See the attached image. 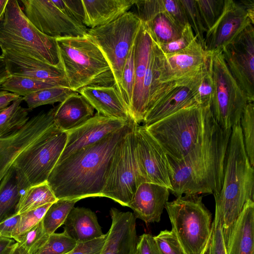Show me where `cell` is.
<instances>
[{
	"label": "cell",
	"mask_w": 254,
	"mask_h": 254,
	"mask_svg": "<svg viewBox=\"0 0 254 254\" xmlns=\"http://www.w3.org/2000/svg\"><path fill=\"white\" fill-rule=\"evenodd\" d=\"M165 10L179 26L184 28L188 23L180 0H162Z\"/></svg>",
	"instance_id": "obj_49"
},
{
	"label": "cell",
	"mask_w": 254,
	"mask_h": 254,
	"mask_svg": "<svg viewBox=\"0 0 254 254\" xmlns=\"http://www.w3.org/2000/svg\"><path fill=\"white\" fill-rule=\"evenodd\" d=\"M203 25L210 29L221 15L224 0H195Z\"/></svg>",
	"instance_id": "obj_42"
},
{
	"label": "cell",
	"mask_w": 254,
	"mask_h": 254,
	"mask_svg": "<svg viewBox=\"0 0 254 254\" xmlns=\"http://www.w3.org/2000/svg\"><path fill=\"white\" fill-rule=\"evenodd\" d=\"M135 149L141 170L148 182L172 190L170 167L161 147L143 126L135 127Z\"/></svg>",
	"instance_id": "obj_17"
},
{
	"label": "cell",
	"mask_w": 254,
	"mask_h": 254,
	"mask_svg": "<svg viewBox=\"0 0 254 254\" xmlns=\"http://www.w3.org/2000/svg\"><path fill=\"white\" fill-rule=\"evenodd\" d=\"M64 225V231L77 243L87 242L104 235L95 213L85 207L74 206Z\"/></svg>",
	"instance_id": "obj_29"
},
{
	"label": "cell",
	"mask_w": 254,
	"mask_h": 254,
	"mask_svg": "<svg viewBox=\"0 0 254 254\" xmlns=\"http://www.w3.org/2000/svg\"><path fill=\"white\" fill-rule=\"evenodd\" d=\"M78 199H61L53 203L46 212L42 223L46 232L51 235L64 224Z\"/></svg>",
	"instance_id": "obj_34"
},
{
	"label": "cell",
	"mask_w": 254,
	"mask_h": 254,
	"mask_svg": "<svg viewBox=\"0 0 254 254\" xmlns=\"http://www.w3.org/2000/svg\"><path fill=\"white\" fill-rule=\"evenodd\" d=\"M214 196L215 213L220 217L223 230L230 227L248 200L254 201V168L245 149L240 124L232 128L222 186Z\"/></svg>",
	"instance_id": "obj_3"
},
{
	"label": "cell",
	"mask_w": 254,
	"mask_h": 254,
	"mask_svg": "<svg viewBox=\"0 0 254 254\" xmlns=\"http://www.w3.org/2000/svg\"><path fill=\"white\" fill-rule=\"evenodd\" d=\"M139 19L145 24L153 40L159 45L176 40L181 36L184 28L177 24L164 8Z\"/></svg>",
	"instance_id": "obj_30"
},
{
	"label": "cell",
	"mask_w": 254,
	"mask_h": 254,
	"mask_svg": "<svg viewBox=\"0 0 254 254\" xmlns=\"http://www.w3.org/2000/svg\"><path fill=\"white\" fill-rule=\"evenodd\" d=\"M5 67L10 75L20 76L69 88L64 69L17 52L1 51Z\"/></svg>",
	"instance_id": "obj_20"
},
{
	"label": "cell",
	"mask_w": 254,
	"mask_h": 254,
	"mask_svg": "<svg viewBox=\"0 0 254 254\" xmlns=\"http://www.w3.org/2000/svg\"><path fill=\"white\" fill-rule=\"evenodd\" d=\"M56 86L54 84L15 75H10L0 85V90L24 97L35 92Z\"/></svg>",
	"instance_id": "obj_35"
},
{
	"label": "cell",
	"mask_w": 254,
	"mask_h": 254,
	"mask_svg": "<svg viewBox=\"0 0 254 254\" xmlns=\"http://www.w3.org/2000/svg\"><path fill=\"white\" fill-rule=\"evenodd\" d=\"M50 235L44 228L42 220L25 233L16 242L27 254H34L47 241Z\"/></svg>",
	"instance_id": "obj_39"
},
{
	"label": "cell",
	"mask_w": 254,
	"mask_h": 254,
	"mask_svg": "<svg viewBox=\"0 0 254 254\" xmlns=\"http://www.w3.org/2000/svg\"><path fill=\"white\" fill-rule=\"evenodd\" d=\"M10 74L7 71L3 57L0 55V86L2 84V83L9 77H10Z\"/></svg>",
	"instance_id": "obj_55"
},
{
	"label": "cell",
	"mask_w": 254,
	"mask_h": 254,
	"mask_svg": "<svg viewBox=\"0 0 254 254\" xmlns=\"http://www.w3.org/2000/svg\"><path fill=\"white\" fill-rule=\"evenodd\" d=\"M169 194L170 190L165 186L142 183L137 187L128 207L133 210L136 218L146 224L159 222Z\"/></svg>",
	"instance_id": "obj_22"
},
{
	"label": "cell",
	"mask_w": 254,
	"mask_h": 254,
	"mask_svg": "<svg viewBox=\"0 0 254 254\" xmlns=\"http://www.w3.org/2000/svg\"><path fill=\"white\" fill-rule=\"evenodd\" d=\"M107 238V234L99 238L77 243L75 247L66 254H100Z\"/></svg>",
	"instance_id": "obj_50"
},
{
	"label": "cell",
	"mask_w": 254,
	"mask_h": 254,
	"mask_svg": "<svg viewBox=\"0 0 254 254\" xmlns=\"http://www.w3.org/2000/svg\"><path fill=\"white\" fill-rule=\"evenodd\" d=\"M163 56L164 53L159 45L153 39L152 48L147 64L143 85L146 114L171 89L175 86L184 84L183 82L164 83L161 82Z\"/></svg>",
	"instance_id": "obj_26"
},
{
	"label": "cell",
	"mask_w": 254,
	"mask_h": 254,
	"mask_svg": "<svg viewBox=\"0 0 254 254\" xmlns=\"http://www.w3.org/2000/svg\"><path fill=\"white\" fill-rule=\"evenodd\" d=\"M141 24L136 14L128 11L110 23L88 29L87 32L107 59L115 85L122 97L123 70Z\"/></svg>",
	"instance_id": "obj_9"
},
{
	"label": "cell",
	"mask_w": 254,
	"mask_h": 254,
	"mask_svg": "<svg viewBox=\"0 0 254 254\" xmlns=\"http://www.w3.org/2000/svg\"><path fill=\"white\" fill-rule=\"evenodd\" d=\"M3 110H4V109H3ZM3 110H0V113L2 111H3Z\"/></svg>",
	"instance_id": "obj_60"
},
{
	"label": "cell",
	"mask_w": 254,
	"mask_h": 254,
	"mask_svg": "<svg viewBox=\"0 0 254 254\" xmlns=\"http://www.w3.org/2000/svg\"><path fill=\"white\" fill-rule=\"evenodd\" d=\"M0 48L63 68L57 39L42 33L34 26L17 0H8L0 21Z\"/></svg>",
	"instance_id": "obj_5"
},
{
	"label": "cell",
	"mask_w": 254,
	"mask_h": 254,
	"mask_svg": "<svg viewBox=\"0 0 254 254\" xmlns=\"http://www.w3.org/2000/svg\"><path fill=\"white\" fill-rule=\"evenodd\" d=\"M209 254H226L223 228L220 217L216 213L211 224Z\"/></svg>",
	"instance_id": "obj_47"
},
{
	"label": "cell",
	"mask_w": 254,
	"mask_h": 254,
	"mask_svg": "<svg viewBox=\"0 0 254 254\" xmlns=\"http://www.w3.org/2000/svg\"><path fill=\"white\" fill-rule=\"evenodd\" d=\"M66 15L84 24V10L81 0H52Z\"/></svg>",
	"instance_id": "obj_48"
},
{
	"label": "cell",
	"mask_w": 254,
	"mask_h": 254,
	"mask_svg": "<svg viewBox=\"0 0 254 254\" xmlns=\"http://www.w3.org/2000/svg\"><path fill=\"white\" fill-rule=\"evenodd\" d=\"M22 101L20 97L0 113V138L18 130L29 120V110L21 106Z\"/></svg>",
	"instance_id": "obj_33"
},
{
	"label": "cell",
	"mask_w": 254,
	"mask_h": 254,
	"mask_svg": "<svg viewBox=\"0 0 254 254\" xmlns=\"http://www.w3.org/2000/svg\"><path fill=\"white\" fill-rule=\"evenodd\" d=\"M213 93L214 82L208 58L207 64L197 86L195 97L196 103L202 107L210 106Z\"/></svg>",
	"instance_id": "obj_44"
},
{
	"label": "cell",
	"mask_w": 254,
	"mask_h": 254,
	"mask_svg": "<svg viewBox=\"0 0 254 254\" xmlns=\"http://www.w3.org/2000/svg\"><path fill=\"white\" fill-rule=\"evenodd\" d=\"M254 23L247 10L239 0H224L221 15L205 34V50L210 53L222 52Z\"/></svg>",
	"instance_id": "obj_15"
},
{
	"label": "cell",
	"mask_w": 254,
	"mask_h": 254,
	"mask_svg": "<svg viewBox=\"0 0 254 254\" xmlns=\"http://www.w3.org/2000/svg\"><path fill=\"white\" fill-rule=\"evenodd\" d=\"M58 200L47 181L32 186L21 194L16 213L21 214Z\"/></svg>",
	"instance_id": "obj_32"
},
{
	"label": "cell",
	"mask_w": 254,
	"mask_h": 254,
	"mask_svg": "<svg viewBox=\"0 0 254 254\" xmlns=\"http://www.w3.org/2000/svg\"><path fill=\"white\" fill-rule=\"evenodd\" d=\"M216 123L210 106L196 104L145 127L168 158L180 160L203 141Z\"/></svg>",
	"instance_id": "obj_4"
},
{
	"label": "cell",
	"mask_w": 254,
	"mask_h": 254,
	"mask_svg": "<svg viewBox=\"0 0 254 254\" xmlns=\"http://www.w3.org/2000/svg\"><path fill=\"white\" fill-rule=\"evenodd\" d=\"M76 92L68 87L56 86L43 89L23 97L29 111L38 107L62 102Z\"/></svg>",
	"instance_id": "obj_36"
},
{
	"label": "cell",
	"mask_w": 254,
	"mask_h": 254,
	"mask_svg": "<svg viewBox=\"0 0 254 254\" xmlns=\"http://www.w3.org/2000/svg\"><path fill=\"white\" fill-rule=\"evenodd\" d=\"M226 254H254V201L248 200L230 227L223 230Z\"/></svg>",
	"instance_id": "obj_25"
},
{
	"label": "cell",
	"mask_w": 254,
	"mask_h": 254,
	"mask_svg": "<svg viewBox=\"0 0 254 254\" xmlns=\"http://www.w3.org/2000/svg\"><path fill=\"white\" fill-rule=\"evenodd\" d=\"M78 92L103 116L122 120H132L129 111L115 84L90 85Z\"/></svg>",
	"instance_id": "obj_24"
},
{
	"label": "cell",
	"mask_w": 254,
	"mask_h": 254,
	"mask_svg": "<svg viewBox=\"0 0 254 254\" xmlns=\"http://www.w3.org/2000/svg\"><path fill=\"white\" fill-rule=\"evenodd\" d=\"M77 243L64 231L61 233H54L34 254H66L72 250Z\"/></svg>",
	"instance_id": "obj_38"
},
{
	"label": "cell",
	"mask_w": 254,
	"mask_h": 254,
	"mask_svg": "<svg viewBox=\"0 0 254 254\" xmlns=\"http://www.w3.org/2000/svg\"><path fill=\"white\" fill-rule=\"evenodd\" d=\"M52 204H47L21 214L19 220L12 234V239L17 242L25 233L42 220Z\"/></svg>",
	"instance_id": "obj_40"
},
{
	"label": "cell",
	"mask_w": 254,
	"mask_h": 254,
	"mask_svg": "<svg viewBox=\"0 0 254 254\" xmlns=\"http://www.w3.org/2000/svg\"><path fill=\"white\" fill-rule=\"evenodd\" d=\"M8 254H27L20 247L17 242L14 244Z\"/></svg>",
	"instance_id": "obj_57"
},
{
	"label": "cell",
	"mask_w": 254,
	"mask_h": 254,
	"mask_svg": "<svg viewBox=\"0 0 254 254\" xmlns=\"http://www.w3.org/2000/svg\"><path fill=\"white\" fill-rule=\"evenodd\" d=\"M209 55L197 38L179 52L164 54L161 82L172 83L194 79L203 71Z\"/></svg>",
	"instance_id": "obj_16"
},
{
	"label": "cell",
	"mask_w": 254,
	"mask_h": 254,
	"mask_svg": "<svg viewBox=\"0 0 254 254\" xmlns=\"http://www.w3.org/2000/svg\"><path fill=\"white\" fill-rule=\"evenodd\" d=\"M243 142L251 166H254V104L249 102L245 108L240 120Z\"/></svg>",
	"instance_id": "obj_37"
},
{
	"label": "cell",
	"mask_w": 254,
	"mask_h": 254,
	"mask_svg": "<svg viewBox=\"0 0 254 254\" xmlns=\"http://www.w3.org/2000/svg\"><path fill=\"white\" fill-rule=\"evenodd\" d=\"M134 254H161L154 236L143 234L138 238Z\"/></svg>",
	"instance_id": "obj_51"
},
{
	"label": "cell",
	"mask_w": 254,
	"mask_h": 254,
	"mask_svg": "<svg viewBox=\"0 0 254 254\" xmlns=\"http://www.w3.org/2000/svg\"><path fill=\"white\" fill-rule=\"evenodd\" d=\"M133 120L98 142L58 162L47 182L58 199L102 197L106 175L119 143L133 126Z\"/></svg>",
	"instance_id": "obj_1"
},
{
	"label": "cell",
	"mask_w": 254,
	"mask_h": 254,
	"mask_svg": "<svg viewBox=\"0 0 254 254\" xmlns=\"http://www.w3.org/2000/svg\"><path fill=\"white\" fill-rule=\"evenodd\" d=\"M55 107L34 116L18 130L0 142V183L14 165L56 127Z\"/></svg>",
	"instance_id": "obj_12"
},
{
	"label": "cell",
	"mask_w": 254,
	"mask_h": 254,
	"mask_svg": "<svg viewBox=\"0 0 254 254\" xmlns=\"http://www.w3.org/2000/svg\"><path fill=\"white\" fill-rule=\"evenodd\" d=\"M133 126L117 146L108 169L102 197L127 206L138 186L148 182L140 168L135 149Z\"/></svg>",
	"instance_id": "obj_8"
},
{
	"label": "cell",
	"mask_w": 254,
	"mask_h": 254,
	"mask_svg": "<svg viewBox=\"0 0 254 254\" xmlns=\"http://www.w3.org/2000/svg\"><path fill=\"white\" fill-rule=\"evenodd\" d=\"M110 214L112 223L100 254H134L138 240L135 215L114 207Z\"/></svg>",
	"instance_id": "obj_21"
},
{
	"label": "cell",
	"mask_w": 254,
	"mask_h": 254,
	"mask_svg": "<svg viewBox=\"0 0 254 254\" xmlns=\"http://www.w3.org/2000/svg\"><path fill=\"white\" fill-rule=\"evenodd\" d=\"M84 25L94 28L110 23L128 12L135 0H81Z\"/></svg>",
	"instance_id": "obj_27"
},
{
	"label": "cell",
	"mask_w": 254,
	"mask_h": 254,
	"mask_svg": "<svg viewBox=\"0 0 254 254\" xmlns=\"http://www.w3.org/2000/svg\"><path fill=\"white\" fill-rule=\"evenodd\" d=\"M154 238L161 254H187L172 230L162 231Z\"/></svg>",
	"instance_id": "obj_45"
},
{
	"label": "cell",
	"mask_w": 254,
	"mask_h": 254,
	"mask_svg": "<svg viewBox=\"0 0 254 254\" xmlns=\"http://www.w3.org/2000/svg\"><path fill=\"white\" fill-rule=\"evenodd\" d=\"M94 110L85 98L76 92L55 107L54 122L61 130L67 131L92 117Z\"/></svg>",
	"instance_id": "obj_28"
},
{
	"label": "cell",
	"mask_w": 254,
	"mask_h": 254,
	"mask_svg": "<svg viewBox=\"0 0 254 254\" xmlns=\"http://www.w3.org/2000/svg\"><path fill=\"white\" fill-rule=\"evenodd\" d=\"M222 53L231 74L246 94L254 101V27L249 25Z\"/></svg>",
	"instance_id": "obj_14"
},
{
	"label": "cell",
	"mask_w": 254,
	"mask_h": 254,
	"mask_svg": "<svg viewBox=\"0 0 254 254\" xmlns=\"http://www.w3.org/2000/svg\"><path fill=\"white\" fill-rule=\"evenodd\" d=\"M7 1L8 0H0V21L4 14Z\"/></svg>",
	"instance_id": "obj_58"
},
{
	"label": "cell",
	"mask_w": 254,
	"mask_h": 254,
	"mask_svg": "<svg viewBox=\"0 0 254 254\" xmlns=\"http://www.w3.org/2000/svg\"><path fill=\"white\" fill-rule=\"evenodd\" d=\"M129 121L106 117L97 113L82 125L66 131V142L58 162L78 150L98 142L124 127Z\"/></svg>",
	"instance_id": "obj_18"
},
{
	"label": "cell",
	"mask_w": 254,
	"mask_h": 254,
	"mask_svg": "<svg viewBox=\"0 0 254 254\" xmlns=\"http://www.w3.org/2000/svg\"><path fill=\"white\" fill-rule=\"evenodd\" d=\"M57 42L62 67L72 90L77 92L103 78H113L103 53L87 34L57 38Z\"/></svg>",
	"instance_id": "obj_6"
},
{
	"label": "cell",
	"mask_w": 254,
	"mask_h": 254,
	"mask_svg": "<svg viewBox=\"0 0 254 254\" xmlns=\"http://www.w3.org/2000/svg\"><path fill=\"white\" fill-rule=\"evenodd\" d=\"M239 2L245 7L252 21L254 16V0H240Z\"/></svg>",
	"instance_id": "obj_56"
},
{
	"label": "cell",
	"mask_w": 254,
	"mask_h": 254,
	"mask_svg": "<svg viewBox=\"0 0 254 254\" xmlns=\"http://www.w3.org/2000/svg\"><path fill=\"white\" fill-rule=\"evenodd\" d=\"M19 2L29 21L48 36L57 39L81 37L87 34L86 26L66 15L52 0H22Z\"/></svg>",
	"instance_id": "obj_13"
},
{
	"label": "cell",
	"mask_w": 254,
	"mask_h": 254,
	"mask_svg": "<svg viewBox=\"0 0 254 254\" xmlns=\"http://www.w3.org/2000/svg\"><path fill=\"white\" fill-rule=\"evenodd\" d=\"M15 243L13 239L0 237V254H8Z\"/></svg>",
	"instance_id": "obj_54"
},
{
	"label": "cell",
	"mask_w": 254,
	"mask_h": 254,
	"mask_svg": "<svg viewBox=\"0 0 254 254\" xmlns=\"http://www.w3.org/2000/svg\"><path fill=\"white\" fill-rule=\"evenodd\" d=\"M20 214L15 213L0 223V236L11 238L12 234L17 224Z\"/></svg>",
	"instance_id": "obj_52"
},
{
	"label": "cell",
	"mask_w": 254,
	"mask_h": 254,
	"mask_svg": "<svg viewBox=\"0 0 254 254\" xmlns=\"http://www.w3.org/2000/svg\"></svg>",
	"instance_id": "obj_62"
},
{
	"label": "cell",
	"mask_w": 254,
	"mask_h": 254,
	"mask_svg": "<svg viewBox=\"0 0 254 254\" xmlns=\"http://www.w3.org/2000/svg\"><path fill=\"white\" fill-rule=\"evenodd\" d=\"M231 130L223 129L216 123L203 141L182 159L167 157L173 195L178 197L183 194L214 195L219 192Z\"/></svg>",
	"instance_id": "obj_2"
},
{
	"label": "cell",
	"mask_w": 254,
	"mask_h": 254,
	"mask_svg": "<svg viewBox=\"0 0 254 254\" xmlns=\"http://www.w3.org/2000/svg\"></svg>",
	"instance_id": "obj_63"
},
{
	"label": "cell",
	"mask_w": 254,
	"mask_h": 254,
	"mask_svg": "<svg viewBox=\"0 0 254 254\" xmlns=\"http://www.w3.org/2000/svg\"><path fill=\"white\" fill-rule=\"evenodd\" d=\"M196 38L193 31L188 23L184 27L181 36L175 41L159 45L164 54L179 52L187 47Z\"/></svg>",
	"instance_id": "obj_46"
},
{
	"label": "cell",
	"mask_w": 254,
	"mask_h": 254,
	"mask_svg": "<svg viewBox=\"0 0 254 254\" xmlns=\"http://www.w3.org/2000/svg\"><path fill=\"white\" fill-rule=\"evenodd\" d=\"M152 45V37L145 24L141 21L134 42V81L129 110L131 119L138 125L143 122L146 114L143 85Z\"/></svg>",
	"instance_id": "obj_19"
},
{
	"label": "cell",
	"mask_w": 254,
	"mask_h": 254,
	"mask_svg": "<svg viewBox=\"0 0 254 254\" xmlns=\"http://www.w3.org/2000/svg\"><path fill=\"white\" fill-rule=\"evenodd\" d=\"M209 247H210V240L204 249L202 254H209Z\"/></svg>",
	"instance_id": "obj_59"
},
{
	"label": "cell",
	"mask_w": 254,
	"mask_h": 254,
	"mask_svg": "<svg viewBox=\"0 0 254 254\" xmlns=\"http://www.w3.org/2000/svg\"><path fill=\"white\" fill-rule=\"evenodd\" d=\"M165 208L187 254H202L210 238L211 213L199 194H185L168 201Z\"/></svg>",
	"instance_id": "obj_7"
},
{
	"label": "cell",
	"mask_w": 254,
	"mask_h": 254,
	"mask_svg": "<svg viewBox=\"0 0 254 254\" xmlns=\"http://www.w3.org/2000/svg\"><path fill=\"white\" fill-rule=\"evenodd\" d=\"M20 96L6 91L0 90V110L7 108L12 102Z\"/></svg>",
	"instance_id": "obj_53"
},
{
	"label": "cell",
	"mask_w": 254,
	"mask_h": 254,
	"mask_svg": "<svg viewBox=\"0 0 254 254\" xmlns=\"http://www.w3.org/2000/svg\"><path fill=\"white\" fill-rule=\"evenodd\" d=\"M1 138H0V142L1 141Z\"/></svg>",
	"instance_id": "obj_61"
},
{
	"label": "cell",
	"mask_w": 254,
	"mask_h": 254,
	"mask_svg": "<svg viewBox=\"0 0 254 254\" xmlns=\"http://www.w3.org/2000/svg\"><path fill=\"white\" fill-rule=\"evenodd\" d=\"M209 63L214 82L213 116L223 129H231L240 124L248 99L228 68L222 52L210 53Z\"/></svg>",
	"instance_id": "obj_10"
},
{
	"label": "cell",
	"mask_w": 254,
	"mask_h": 254,
	"mask_svg": "<svg viewBox=\"0 0 254 254\" xmlns=\"http://www.w3.org/2000/svg\"><path fill=\"white\" fill-rule=\"evenodd\" d=\"M203 72L189 84L175 86L166 93L147 111L143 126L147 127L183 109L197 104L195 97Z\"/></svg>",
	"instance_id": "obj_23"
},
{
	"label": "cell",
	"mask_w": 254,
	"mask_h": 254,
	"mask_svg": "<svg viewBox=\"0 0 254 254\" xmlns=\"http://www.w3.org/2000/svg\"><path fill=\"white\" fill-rule=\"evenodd\" d=\"M67 132L58 127L14 165L20 190L47 181L64 149Z\"/></svg>",
	"instance_id": "obj_11"
},
{
	"label": "cell",
	"mask_w": 254,
	"mask_h": 254,
	"mask_svg": "<svg viewBox=\"0 0 254 254\" xmlns=\"http://www.w3.org/2000/svg\"><path fill=\"white\" fill-rule=\"evenodd\" d=\"M134 44L125 63L121 78L122 97L129 111L131 106L134 81Z\"/></svg>",
	"instance_id": "obj_43"
},
{
	"label": "cell",
	"mask_w": 254,
	"mask_h": 254,
	"mask_svg": "<svg viewBox=\"0 0 254 254\" xmlns=\"http://www.w3.org/2000/svg\"><path fill=\"white\" fill-rule=\"evenodd\" d=\"M180 1L184 7L188 22L197 41L205 49V35L207 30L203 25L195 0H180Z\"/></svg>",
	"instance_id": "obj_41"
},
{
	"label": "cell",
	"mask_w": 254,
	"mask_h": 254,
	"mask_svg": "<svg viewBox=\"0 0 254 254\" xmlns=\"http://www.w3.org/2000/svg\"><path fill=\"white\" fill-rule=\"evenodd\" d=\"M14 169L0 183V223L16 213L21 193Z\"/></svg>",
	"instance_id": "obj_31"
}]
</instances>
